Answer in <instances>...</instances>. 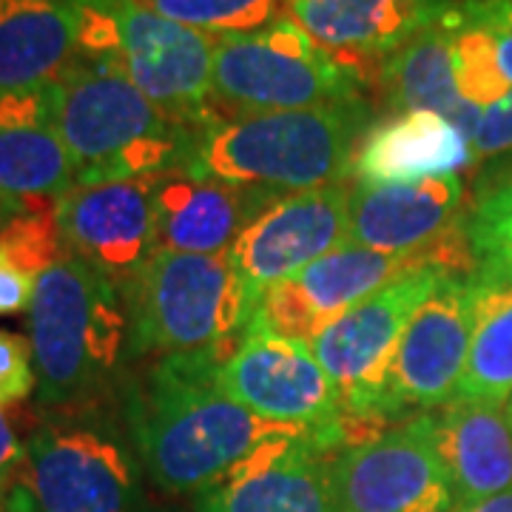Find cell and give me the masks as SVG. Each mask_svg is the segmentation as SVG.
Returning <instances> with one entry per match:
<instances>
[{
	"instance_id": "32",
	"label": "cell",
	"mask_w": 512,
	"mask_h": 512,
	"mask_svg": "<svg viewBox=\"0 0 512 512\" xmlns=\"http://www.w3.org/2000/svg\"><path fill=\"white\" fill-rule=\"evenodd\" d=\"M470 146L476 157H495L512 151V92L498 103L481 109L476 128L470 134Z\"/></svg>"
},
{
	"instance_id": "14",
	"label": "cell",
	"mask_w": 512,
	"mask_h": 512,
	"mask_svg": "<svg viewBox=\"0 0 512 512\" xmlns=\"http://www.w3.org/2000/svg\"><path fill=\"white\" fill-rule=\"evenodd\" d=\"M419 268L439 265L430 256L379 254L359 245H339L291 279L259 293L254 316L276 333L311 345L339 316L362 305L393 279Z\"/></svg>"
},
{
	"instance_id": "10",
	"label": "cell",
	"mask_w": 512,
	"mask_h": 512,
	"mask_svg": "<svg viewBox=\"0 0 512 512\" xmlns=\"http://www.w3.org/2000/svg\"><path fill=\"white\" fill-rule=\"evenodd\" d=\"M117 26L114 63L148 100L188 131L222 120L211 100L217 37L163 18L143 0H103Z\"/></svg>"
},
{
	"instance_id": "19",
	"label": "cell",
	"mask_w": 512,
	"mask_h": 512,
	"mask_svg": "<svg viewBox=\"0 0 512 512\" xmlns=\"http://www.w3.org/2000/svg\"><path fill=\"white\" fill-rule=\"evenodd\" d=\"M330 458L316 433L268 441L200 493L197 512H336Z\"/></svg>"
},
{
	"instance_id": "21",
	"label": "cell",
	"mask_w": 512,
	"mask_h": 512,
	"mask_svg": "<svg viewBox=\"0 0 512 512\" xmlns=\"http://www.w3.org/2000/svg\"><path fill=\"white\" fill-rule=\"evenodd\" d=\"M430 439L456 507L512 490V421L504 404L453 399L430 410Z\"/></svg>"
},
{
	"instance_id": "23",
	"label": "cell",
	"mask_w": 512,
	"mask_h": 512,
	"mask_svg": "<svg viewBox=\"0 0 512 512\" xmlns=\"http://www.w3.org/2000/svg\"><path fill=\"white\" fill-rule=\"evenodd\" d=\"M77 0H0V92L55 83L77 55Z\"/></svg>"
},
{
	"instance_id": "22",
	"label": "cell",
	"mask_w": 512,
	"mask_h": 512,
	"mask_svg": "<svg viewBox=\"0 0 512 512\" xmlns=\"http://www.w3.org/2000/svg\"><path fill=\"white\" fill-rule=\"evenodd\" d=\"M476 160L467 134L436 111H402L367 128L353 174L362 185H404L458 174Z\"/></svg>"
},
{
	"instance_id": "26",
	"label": "cell",
	"mask_w": 512,
	"mask_h": 512,
	"mask_svg": "<svg viewBox=\"0 0 512 512\" xmlns=\"http://www.w3.org/2000/svg\"><path fill=\"white\" fill-rule=\"evenodd\" d=\"M447 20L453 32V69L458 92L470 106L487 109L512 92V86L498 69L493 37L458 9V0L447 9Z\"/></svg>"
},
{
	"instance_id": "7",
	"label": "cell",
	"mask_w": 512,
	"mask_h": 512,
	"mask_svg": "<svg viewBox=\"0 0 512 512\" xmlns=\"http://www.w3.org/2000/svg\"><path fill=\"white\" fill-rule=\"evenodd\" d=\"M20 493L35 512H137L131 453L103 421H46L23 450Z\"/></svg>"
},
{
	"instance_id": "18",
	"label": "cell",
	"mask_w": 512,
	"mask_h": 512,
	"mask_svg": "<svg viewBox=\"0 0 512 512\" xmlns=\"http://www.w3.org/2000/svg\"><path fill=\"white\" fill-rule=\"evenodd\" d=\"M453 3L456 0H282L285 15L365 86L376 80L387 57L436 23Z\"/></svg>"
},
{
	"instance_id": "35",
	"label": "cell",
	"mask_w": 512,
	"mask_h": 512,
	"mask_svg": "<svg viewBox=\"0 0 512 512\" xmlns=\"http://www.w3.org/2000/svg\"><path fill=\"white\" fill-rule=\"evenodd\" d=\"M12 512H35V510H32V504L26 501V495L18 493L15 495V501H12Z\"/></svg>"
},
{
	"instance_id": "6",
	"label": "cell",
	"mask_w": 512,
	"mask_h": 512,
	"mask_svg": "<svg viewBox=\"0 0 512 512\" xmlns=\"http://www.w3.org/2000/svg\"><path fill=\"white\" fill-rule=\"evenodd\" d=\"M365 83L288 15L248 35L217 37L211 100L239 114L365 103ZM222 117V114H220Z\"/></svg>"
},
{
	"instance_id": "17",
	"label": "cell",
	"mask_w": 512,
	"mask_h": 512,
	"mask_svg": "<svg viewBox=\"0 0 512 512\" xmlns=\"http://www.w3.org/2000/svg\"><path fill=\"white\" fill-rule=\"evenodd\" d=\"M74 183L77 168L55 126L52 83L0 92V228L23 214H55Z\"/></svg>"
},
{
	"instance_id": "31",
	"label": "cell",
	"mask_w": 512,
	"mask_h": 512,
	"mask_svg": "<svg viewBox=\"0 0 512 512\" xmlns=\"http://www.w3.org/2000/svg\"><path fill=\"white\" fill-rule=\"evenodd\" d=\"M35 268H29L18 254L0 245V316H15L32 308L37 291Z\"/></svg>"
},
{
	"instance_id": "28",
	"label": "cell",
	"mask_w": 512,
	"mask_h": 512,
	"mask_svg": "<svg viewBox=\"0 0 512 512\" xmlns=\"http://www.w3.org/2000/svg\"><path fill=\"white\" fill-rule=\"evenodd\" d=\"M467 234L478 268L512 276V180L478 197L470 208Z\"/></svg>"
},
{
	"instance_id": "5",
	"label": "cell",
	"mask_w": 512,
	"mask_h": 512,
	"mask_svg": "<svg viewBox=\"0 0 512 512\" xmlns=\"http://www.w3.org/2000/svg\"><path fill=\"white\" fill-rule=\"evenodd\" d=\"M128 350L134 356H183L237 345L256 299L231 256L154 251L123 288Z\"/></svg>"
},
{
	"instance_id": "12",
	"label": "cell",
	"mask_w": 512,
	"mask_h": 512,
	"mask_svg": "<svg viewBox=\"0 0 512 512\" xmlns=\"http://www.w3.org/2000/svg\"><path fill=\"white\" fill-rule=\"evenodd\" d=\"M450 271L419 268L393 279L362 305L339 316L311 342L313 356L342 393L345 416L387 421L376 413L384 376L407 322ZM393 427V424H387Z\"/></svg>"
},
{
	"instance_id": "13",
	"label": "cell",
	"mask_w": 512,
	"mask_h": 512,
	"mask_svg": "<svg viewBox=\"0 0 512 512\" xmlns=\"http://www.w3.org/2000/svg\"><path fill=\"white\" fill-rule=\"evenodd\" d=\"M336 512H453V490L430 439V413L330 458Z\"/></svg>"
},
{
	"instance_id": "3",
	"label": "cell",
	"mask_w": 512,
	"mask_h": 512,
	"mask_svg": "<svg viewBox=\"0 0 512 512\" xmlns=\"http://www.w3.org/2000/svg\"><path fill=\"white\" fill-rule=\"evenodd\" d=\"M52 106L77 183L151 180L191 160L197 134L165 117L114 60L74 57L52 83Z\"/></svg>"
},
{
	"instance_id": "36",
	"label": "cell",
	"mask_w": 512,
	"mask_h": 512,
	"mask_svg": "<svg viewBox=\"0 0 512 512\" xmlns=\"http://www.w3.org/2000/svg\"><path fill=\"white\" fill-rule=\"evenodd\" d=\"M504 410H507V416H510V421H512V396L507 399V404H504Z\"/></svg>"
},
{
	"instance_id": "24",
	"label": "cell",
	"mask_w": 512,
	"mask_h": 512,
	"mask_svg": "<svg viewBox=\"0 0 512 512\" xmlns=\"http://www.w3.org/2000/svg\"><path fill=\"white\" fill-rule=\"evenodd\" d=\"M376 86L384 106L393 114L402 111H436L453 120L470 140L481 109L470 106L456 86L453 69V32L447 12L396 55H390L376 72Z\"/></svg>"
},
{
	"instance_id": "20",
	"label": "cell",
	"mask_w": 512,
	"mask_h": 512,
	"mask_svg": "<svg viewBox=\"0 0 512 512\" xmlns=\"http://www.w3.org/2000/svg\"><path fill=\"white\" fill-rule=\"evenodd\" d=\"M276 197L191 168H171L151 177L157 248L177 254H231L245 225Z\"/></svg>"
},
{
	"instance_id": "30",
	"label": "cell",
	"mask_w": 512,
	"mask_h": 512,
	"mask_svg": "<svg viewBox=\"0 0 512 512\" xmlns=\"http://www.w3.org/2000/svg\"><path fill=\"white\" fill-rule=\"evenodd\" d=\"M458 9L490 32L498 69L512 86V0H458Z\"/></svg>"
},
{
	"instance_id": "2",
	"label": "cell",
	"mask_w": 512,
	"mask_h": 512,
	"mask_svg": "<svg viewBox=\"0 0 512 512\" xmlns=\"http://www.w3.org/2000/svg\"><path fill=\"white\" fill-rule=\"evenodd\" d=\"M370 106H328L222 117L197 131L185 168L271 194L348 183Z\"/></svg>"
},
{
	"instance_id": "15",
	"label": "cell",
	"mask_w": 512,
	"mask_h": 512,
	"mask_svg": "<svg viewBox=\"0 0 512 512\" xmlns=\"http://www.w3.org/2000/svg\"><path fill=\"white\" fill-rule=\"evenodd\" d=\"M350 191L348 183H336L279 194L245 225L228 256L254 299L339 245H348Z\"/></svg>"
},
{
	"instance_id": "34",
	"label": "cell",
	"mask_w": 512,
	"mask_h": 512,
	"mask_svg": "<svg viewBox=\"0 0 512 512\" xmlns=\"http://www.w3.org/2000/svg\"><path fill=\"white\" fill-rule=\"evenodd\" d=\"M453 512H512V490L493 495V498H484V501H476L470 507H456Z\"/></svg>"
},
{
	"instance_id": "9",
	"label": "cell",
	"mask_w": 512,
	"mask_h": 512,
	"mask_svg": "<svg viewBox=\"0 0 512 512\" xmlns=\"http://www.w3.org/2000/svg\"><path fill=\"white\" fill-rule=\"evenodd\" d=\"M217 376L234 402L268 421L311 427L333 456V430L345 416V404L311 345L288 339L251 316Z\"/></svg>"
},
{
	"instance_id": "8",
	"label": "cell",
	"mask_w": 512,
	"mask_h": 512,
	"mask_svg": "<svg viewBox=\"0 0 512 512\" xmlns=\"http://www.w3.org/2000/svg\"><path fill=\"white\" fill-rule=\"evenodd\" d=\"M470 208L458 174L404 185H353L348 245L379 254L430 256L441 271L476 274Z\"/></svg>"
},
{
	"instance_id": "25",
	"label": "cell",
	"mask_w": 512,
	"mask_h": 512,
	"mask_svg": "<svg viewBox=\"0 0 512 512\" xmlns=\"http://www.w3.org/2000/svg\"><path fill=\"white\" fill-rule=\"evenodd\" d=\"M473 336L456 399L507 404L512 396V276L490 268L470 274Z\"/></svg>"
},
{
	"instance_id": "11",
	"label": "cell",
	"mask_w": 512,
	"mask_h": 512,
	"mask_svg": "<svg viewBox=\"0 0 512 512\" xmlns=\"http://www.w3.org/2000/svg\"><path fill=\"white\" fill-rule=\"evenodd\" d=\"M473 336L470 276L444 274L407 322L384 376L376 413L387 424L456 399Z\"/></svg>"
},
{
	"instance_id": "27",
	"label": "cell",
	"mask_w": 512,
	"mask_h": 512,
	"mask_svg": "<svg viewBox=\"0 0 512 512\" xmlns=\"http://www.w3.org/2000/svg\"><path fill=\"white\" fill-rule=\"evenodd\" d=\"M163 18L211 37L248 35L285 15L282 0H143Z\"/></svg>"
},
{
	"instance_id": "4",
	"label": "cell",
	"mask_w": 512,
	"mask_h": 512,
	"mask_svg": "<svg viewBox=\"0 0 512 512\" xmlns=\"http://www.w3.org/2000/svg\"><path fill=\"white\" fill-rule=\"evenodd\" d=\"M29 345L46 404H89L114 379L128 345L123 291L63 248L37 279Z\"/></svg>"
},
{
	"instance_id": "1",
	"label": "cell",
	"mask_w": 512,
	"mask_h": 512,
	"mask_svg": "<svg viewBox=\"0 0 512 512\" xmlns=\"http://www.w3.org/2000/svg\"><path fill=\"white\" fill-rule=\"evenodd\" d=\"M231 348L163 356L128 393L143 467L168 493H205L262 444L313 433L262 419L222 390L217 373Z\"/></svg>"
},
{
	"instance_id": "29",
	"label": "cell",
	"mask_w": 512,
	"mask_h": 512,
	"mask_svg": "<svg viewBox=\"0 0 512 512\" xmlns=\"http://www.w3.org/2000/svg\"><path fill=\"white\" fill-rule=\"evenodd\" d=\"M35 382V356L29 339L0 330V407H12L29 399Z\"/></svg>"
},
{
	"instance_id": "33",
	"label": "cell",
	"mask_w": 512,
	"mask_h": 512,
	"mask_svg": "<svg viewBox=\"0 0 512 512\" xmlns=\"http://www.w3.org/2000/svg\"><path fill=\"white\" fill-rule=\"evenodd\" d=\"M20 461H23V450H20L18 439H15L12 424L0 410V484L18 470Z\"/></svg>"
},
{
	"instance_id": "16",
	"label": "cell",
	"mask_w": 512,
	"mask_h": 512,
	"mask_svg": "<svg viewBox=\"0 0 512 512\" xmlns=\"http://www.w3.org/2000/svg\"><path fill=\"white\" fill-rule=\"evenodd\" d=\"M55 217L63 248L120 291L157 251L151 180L74 183Z\"/></svg>"
}]
</instances>
